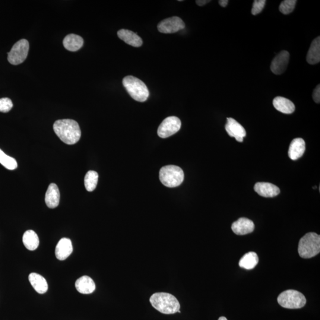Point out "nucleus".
Listing matches in <instances>:
<instances>
[{"label":"nucleus","instance_id":"nucleus-1","mask_svg":"<svg viewBox=\"0 0 320 320\" xmlns=\"http://www.w3.org/2000/svg\"><path fill=\"white\" fill-rule=\"evenodd\" d=\"M53 128L56 135L66 144H75L80 139L81 129L75 120H58L53 124Z\"/></svg>","mask_w":320,"mask_h":320},{"label":"nucleus","instance_id":"nucleus-2","mask_svg":"<svg viewBox=\"0 0 320 320\" xmlns=\"http://www.w3.org/2000/svg\"><path fill=\"white\" fill-rule=\"evenodd\" d=\"M150 302L155 309L164 315H173L180 309L179 301L169 293H155L150 297Z\"/></svg>","mask_w":320,"mask_h":320},{"label":"nucleus","instance_id":"nucleus-3","mask_svg":"<svg viewBox=\"0 0 320 320\" xmlns=\"http://www.w3.org/2000/svg\"><path fill=\"white\" fill-rule=\"evenodd\" d=\"M122 83L132 99L139 102H144L148 99L149 90L143 81L134 76H126L123 78Z\"/></svg>","mask_w":320,"mask_h":320},{"label":"nucleus","instance_id":"nucleus-4","mask_svg":"<svg viewBox=\"0 0 320 320\" xmlns=\"http://www.w3.org/2000/svg\"><path fill=\"white\" fill-rule=\"evenodd\" d=\"M320 252V236L315 233H309L301 239L299 245V255L304 259H310Z\"/></svg>","mask_w":320,"mask_h":320},{"label":"nucleus","instance_id":"nucleus-5","mask_svg":"<svg viewBox=\"0 0 320 320\" xmlns=\"http://www.w3.org/2000/svg\"><path fill=\"white\" fill-rule=\"evenodd\" d=\"M159 177L161 182L164 186L172 188L181 185L185 175L181 168L169 165L161 168Z\"/></svg>","mask_w":320,"mask_h":320},{"label":"nucleus","instance_id":"nucleus-6","mask_svg":"<svg viewBox=\"0 0 320 320\" xmlns=\"http://www.w3.org/2000/svg\"><path fill=\"white\" fill-rule=\"evenodd\" d=\"M278 302L281 307L287 309H300L306 306L305 296L299 291L290 290L280 294Z\"/></svg>","mask_w":320,"mask_h":320},{"label":"nucleus","instance_id":"nucleus-7","mask_svg":"<svg viewBox=\"0 0 320 320\" xmlns=\"http://www.w3.org/2000/svg\"><path fill=\"white\" fill-rule=\"evenodd\" d=\"M28 50H29V43L26 39L18 40L12 47L10 51L8 52V62L14 65L21 64L26 60Z\"/></svg>","mask_w":320,"mask_h":320},{"label":"nucleus","instance_id":"nucleus-8","mask_svg":"<svg viewBox=\"0 0 320 320\" xmlns=\"http://www.w3.org/2000/svg\"><path fill=\"white\" fill-rule=\"evenodd\" d=\"M181 125V121L177 117H168L158 127V135L162 138L170 137L179 131Z\"/></svg>","mask_w":320,"mask_h":320},{"label":"nucleus","instance_id":"nucleus-9","mask_svg":"<svg viewBox=\"0 0 320 320\" xmlns=\"http://www.w3.org/2000/svg\"><path fill=\"white\" fill-rule=\"evenodd\" d=\"M157 27L161 33H174L185 28V24L182 18L174 16L160 21Z\"/></svg>","mask_w":320,"mask_h":320},{"label":"nucleus","instance_id":"nucleus-10","mask_svg":"<svg viewBox=\"0 0 320 320\" xmlns=\"http://www.w3.org/2000/svg\"><path fill=\"white\" fill-rule=\"evenodd\" d=\"M290 53L283 50L275 57L271 63V69L276 75H281L286 71L290 61Z\"/></svg>","mask_w":320,"mask_h":320},{"label":"nucleus","instance_id":"nucleus-11","mask_svg":"<svg viewBox=\"0 0 320 320\" xmlns=\"http://www.w3.org/2000/svg\"><path fill=\"white\" fill-rule=\"evenodd\" d=\"M226 130L227 134L231 137L235 138L240 142L243 141V138L246 136V131L243 126L233 118H227L226 125Z\"/></svg>","mask_w":320,"mask_h":320},{"label":"nucleus","instance_id":"nucleus-12","mask_svg":"<svg viewBox=\"0 0 320 320\" xmlns=\"http://www.w3.org/2000/svg\"><path fill=\"white\" fill-rule=\"evenodd\" d=\"M255 227V224L252 220L246 218H240L232 224L231 229L237 235L244 236L252 233Z\"/></svg>","mask_w":320,"mask_h":320},{"label":"nucleus","instance_id":"nucleus-13","mask_svg":"<svg viewBox=\"0 0 320 320\" xmlns=\"http://www.w3.org/2000/svg\"><path fill=\"white\" fill-rule=\"evenodd\" d=\"M254 189L256 193L265 198L275 197L280 194L281 192L280 189L278 186L270 183H257Z\"/></svg>","mask_w":320,"mask_h":320},{"label":"nucleus","instance_id":"nucleus-14","mask_svg":"<svg viewBox=\"0 0 320 320\" xmlns=\"http://www.w3.org/2000/svg\"><path fill=\"white\" fill-rule=\"evenodd\" d=\"M73 251L70 239L63 238L59 241L55 249V256L59 261L67 259Z\"/></svg>","mask_w":320,"mask_h":320},{"label":"nucleus","instance_id":"nucleus-15","mask_svg":"<svg viewBox=\"0 0 320 320\" xmlns=\"http://www.w3.org/2000/svg\"><path fill=\"white\" fill-rule=\"evenodd\" d=\"M306 151V142L302 138L293 139L290 145L288 156L293 160H297L303 156Z\"/></svg>","mask_w":320,"mask_h":320},{"label":"nucleus","instance_id":"nucleus-16","mask_svg":"<svg viewBox=\"0 0 320 320\" xmlns=\"http://www.w3.org/2000/svg\"><path fill=\"white\" fill-rule=\"evenodd\" d=\"M45 201L47 207L49 208H55L59 205L60 192L56 184H50L46 193Z\"/></svg>","mask_w":320,"mask_h":320},{"label":"nucleus","instance_id":"nucleus-17","mask_svg":"<svg viewBox=\"0 0 320 320\" xmlns=\"http://www.w3.org/2000/svg\"><path fill=\"white\" fill-rule=\"evenodd\" d=\"M75 288L78 292L82 294H90L96 290V285L88 276H83L75 282Z\"/></svg>","mask_w":320,"mask_h":320},{"label":"nucleus","instance_id":"nucleus-18","mask_svg":"<svg viewBox=\"0 0 320 320\" xmlns=\"http://www.w3.org/2000/svg\"><path fill=\"white\" fill-rule=\"evenodd\" d=\"M118 36L120 39L132 46L140 47L143 43L141 38L137 34L129 30H119L118 31Z\"/></svg>","mask_w":320,"mask_h":320},{"label":"nucleus","instance_id":"nucleus-19","mask_svg":"<svg viewBox=\"0 0 320 320\" xmlns=\"http://www.w3.org/2000/svg\"><path fill=\"white\" fill-rule=\"evenodd\" d=\"M84 40L77 34H69L63 40V45L66 50L71 52L77 51L83 46Z\"/></svg>","mask_w":320,"mask_h":320},{"label":"nucleus","instance_id":"nucleus-20","mask_svg":"<svg viewBox=\"0 0 320 320\" xmlns=\"http://www.w3.org/2000/svg\"><path fill=\"white\" fill-rule=\"evenodd\" d=\"M28 281L37 293L43 294L48 290V285L45 279L40 275L31 273L28 276Z\"/></svg>","mask_w":320,"mask_h":320},{"label":"nucleus","instance_id":"nucleus-21","mask_svg":"<svg viewBox=\"0 0 320 320\" xmlns=\"http://www.w3.org/2000/svg\"><path fill=\"white\" fill-rule=\"evenodd\" d=\"M273 104L275 108L279 112L285 114L293 113L296 110V106L292 101L283 97H275L273 101Z\"/></svg>","mask_w":320,"mask_h":320},{"label":"nucleus","instance_id":"nucleus-22","mask_svg":"<svg viewBox=\"0 0 320 320\" xmlns=\"http://www.w3.org/2000/svg\"><path fill=\"white\" fill-rule=\"evenodd\" d=\"M307 61L309 64L315 65L320 61V37L316 38L310 46L307 55Z\"/></svg>","mask_w":320,"mask_h":320},{"label":"nucleus","instance_id":"nucleus-23","mask_svg":"<svg viewBox=\"0 0 320 320\" xmlns=\"http://www.w3.org/2000/svg\"><path fill=\"white\" fill-rule=\"evenodd\" d=\"M23 245L28 250L33 251L39 245V239L37 234L33 230H28L23 236Z\"/></svg>","mask_w":320,"mask_h":320},{"label":"nucleus","instance_id":"nucleus-24","mask_svg":"<svg viewBox=\"0 0 320 320\" xmlns=\"http://www.w3.org/2000/svg\"><path fill=\"white\" fill-rule=\"evenodd\" d=\"M258 263V255L255 252H251L246 253L243 256V258L240 259L239 266L240 267L247 269V270H252L256 267Z\"/></svg>","mask_w":320,"mask_h":320},{"label":"nucleus","instance_id":"nucleus-25","mask_svg":"<svg viewBox=\"0 0 320 320\" xmlns=\"http://www.w3.org/2000/svg\"><path fill=\"white\" fill-rule=\"evenodd\" d=\"M99 174L95 171H89L85 174L84 185L88 192H93L96 188Z\"/></svg>","mask_w":320,"mask_h":320},{"label":"nucleus","instance_id":"nucleus-26","mask_svg":"<svg viewBox=\"0 0 320 320\" xmlns=\"http://www.w3.org/2000/svg\"><path fill=\"white\" fill-rule=\"evenodd\" d=\"M0 164L9 170H14L17 168L16 160L14 158L7 156L1 149H0Z\"/></svg>","mask_w":320,"mask_h":320},{"label":"nucleus","instance_id":"nucleus-27","mask_svg":"<svg viewBox=\"0 0 320 320\" xmlns=\"http://www.w3.org/2000/svg\"><path fill=\"white\" fill-rule=\"evenodd\" d=\"M296 0H285L281 2L280 10L284 14H289L292 12L296 7Z\"/></svg>","mask_w":320,"mask_h":320},{"label":"nucleus","instance_id":"nucleus-28","mask_svg":"<svg viewBox=\"0 0 320 320\" xmlns=\"http://www.w3.org/2000/svg\"><path fill=\"white\" fill-rule=\"evenodd\" d=\"M12 107H13V104L9 98L0 99V112L7 113L11 110Z\"/></svg>","mask_w":320,"mask_h":320},{"label":"nucleus","instance_id":"nucleus-29","mask_svg":"<svg viewBox=\"0 0 320 320\" xmlns=\"http://www.w3.org/2000/svg\"><path fill=\"white\" fill-rule=\"evenodd\" d=\"M266 2L265 0H255L253 4L252 14L257 15L261 12L265 7Z\"/></svg>","mask_w":320,"mask_h":320},{"label":"nucleus","instance_id":"nucleus-30","mask_svg":"<svg viewBox=\"0 0 320 320\" xmlns=\"http://www.w3.org/2000/svg\"><path fill=\"white\" fill-rule=\"evenodd\" d=\"M313 97L316 103H320V85L319 84L313 91Z\"/></svg>","mask_w":320,"mask_h":320},{"label":"nucleus","instance_id":"nucleus-31","mask_svg":"<svg viewBox=\"0 0 320 320\" xmlns=\"http://www.w3.org/2000/svg\"><path fill=\"white\" fill-rule=\"evenodd\" d=\"M210 2L211 1H209V0H197V1H196V4L199 6H204Z\"/></svg>","mask_w":320,"mask_h":320},{"label":"nucleus","instance_id":"nucleus-32","mask_svg":"<svg viewBox=\"0 0 320 320\" xmlns=\"http://www.w3.org/2000/svg\"><path fill=\"white\" fill-rule=\"evenodd\" d=\"M218 2H219L220 5L222 6V7H226L228 5V3H229V1H228V0H220Z\"/></svg>","mask_w":320,"mask_h":320},{"label":"nucleus","instance_id":"nucleus-33","mask_svg":"<svg viewBox=\"0 0 320 320\" xmlns=\"http://www.w3.org/2000/svg\"><path fill=\"white\" fill-rule=\"evenodd\" d=\"M218 320H228L227 318H225V317H221V318L218 319Z\"/></svg>","mask_w":320,"mask_h":320}]
</instances>
